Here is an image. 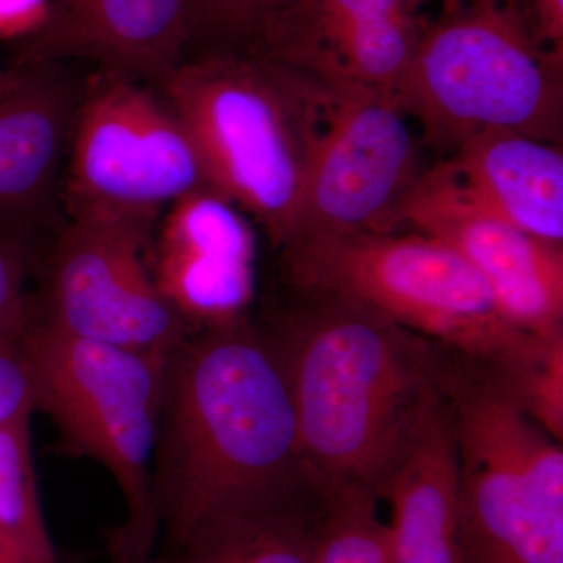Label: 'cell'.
<instances>
[{"mask_svg":"<svg viewBox=\"0 0 563 563\" xmlns=\"http://www.w3.org/2000/svg\"><path fill=\"white\" fill-rule=\"evenodd\" d=\"M376 501L357 484L322 492L314 563H391L390 533Z\"/></svg>","mask_w":563,"mask_h":563,"instance_id":"cell-20","label":"cell"},{"mask_svg":"<svg viewBox=\"0 0 563 563\" xmlns=\"http://www.w3.org/2000/svg\"><path fill=\"white\" fill-rule=\"evenodd\" d=\"M562 68L526 0H443L396 96L426 140L442 146L457 150L487 132L561 143Z\"/></svg>","mask_w":563,"mask_h":563,"instance_id":"cell-4","label":"cell"},{"mask_svg":"<svg viewBox=\"0 0 563 563\" xmlns=\"http://www.w3.org/2000/svg\"><path fill=\"white\" fill-rule=\"evenodd\" d=\"M0 563H36L0 533Z\"/></svg>","mask_w":563,"mask_h":563,"instance_id":"cell-27","label":"cell"},{"mask_svg":"<svg viewBox=\"0 0 563 563\" xmlns=\"http://www.w3.org/2000/svg\"><path fill=\"white\" fill-rule=\"evenodd\" d=\"M321 493H292L218 515L158 563H314Z\"/></svg>","mask_w":563,"mask_h":563,"instance_id":"cell-18","label":"cell"},{"mask_svg":"<svg viewBox=\"0 0 563 563\" xmlns=\"http://www.w3.org/2000/svg\"><path fill=\"white\" fill-rule=\"evenodd\" d=\"M310 487L268 329L246 317L190 333L169 355L155 451V503L169 548L218 515Z\"/></svg>","mask_w":563,"mask_h":563,"instance_id":"cell-1","label":"cell"},{"mask_svg":"<svg viewBox=\"0 0 563 563\" xmlns=\"http://www.w3.org/2000/svg\"><path fill=\"white\" fill-rule=\"evenodd\" d=\"M333 85L290 242L312 233L398 232L399 206L422 172L412 120L396 92Z\"/></svg>","mask_w":563,"mask_h":563,"instance_id":"cell-10","label":"cell"},{"mask_svg":"<svg viewBox=\"0 0 563 563\" xmlns=\"http://www.w3.org/2000/svg\"><path fill=\"white\" fill-rule=\"evenodd\" d=\"M20 79V68L16 65H10L9 68H0V98L13 90Z\"/></svg>","mask_w":563,"mask_h":563,"instance_id":"cell-28","label":"cell"},{"mask_svg":"<svg viewBox=\"0 0 563 563\" xmlns=\"http://www.w3.org/2000/svg\"><path fill=\"white\" fill-rule=\"evenodd\" d=\"M280 252L296 290L362 303L477 365L525 362L548 342L514 329L473 266L424 233H312Z\"/></svg>","mask_w":563,"mask_h":563,"instance_id":"cell-6","label":"cell"},{"mask_svg":"<svg viewBox=\"0 0 563 563\" xmlns=\"http://www.w3.org/2000/svg\"><path fill=\"white\" fill-rule=\"evenodd\" d=\"M448 163L493 213L533 239L563 246L561 143L517 132L481 133Z\"/></svg>","mask_w":563,"mask_h":563,"instance_id":"cell-17","label":"cell"},{"mask_svg":"<svg viewBox=\"0 0 563 563\" xmlns=\"http://www.w3.org/2000/svg\"><path fill=\"white\" fill-rule=\"evenodd\" d=\"M190 43L191 0H51L43 24L13 43L11 63L88 62L158 88Z\"/></svg>","mask_w":563,"mask_h":563,"instance_id":"cell-14","label":"cell"},{"mask_svg":"<svg viewBox=\"0 0 563 563\" xmlns=\"http://www.w3.org/2000/svg\"><path fill=\"white\" fill-rule=\"evenodd\" d=\"M22 335L24 332L0 343V428L35 413L31 368Z\"/></svg>","mask_w":563,"mask_h":563,"instance_id":"cell-24","label":"cell"},{"mask_svg":"<svg viewBox=\"0 0 563 563\" xmlns=\"http://www.w3.org/2000/svg\"><path fill=\"white\" fill-rule=\"evenodd\" d=\"M299 292L301 301L268 332L290 385L310 483L320 493L357 484L377 496L440 390L443 354L362 303Z\"/></svg>","mask_w":563,"mask_h":563,"instance_id":"cell-2","label":"cell"},{"mask_svg":"<svg viewBox=\"0 0 563 563\" xmlns=\"http://www.w3.org/2000/svg\"><path fill=\"white\" fill-rule=\"evenodd\" d=\"M455 355V354H454ZM443 355L461 563H563V450L484 366Z\"/></svg>","mask_w":563,"mask_h":563,"instance_id":"cell-7","label":"cell"},{"mask_svg":"<svg viewBox=\"0 0 563 563\" xmlns=\"http://www.w3.org/2000/svg\"><path fill=\"white\" fill-rule=\"evenodd\" d=\"M51 0H0V40L16 43L43 24Z\"/></svg>","mask_w":563,"mask_h":563,"instance_id":"cell-25","label":"cell"},{"mask_svg":"<svg viewBox=\"0 0 563 563\" xmlns=\"http://www.w3.org/2000/svg\"><path fill=\"white\" fill-rule=\"evenodd\" d=\"M188 129L211 188L282 250L295 232L335 85L246 52H206L161 87Z\"/></svg>","mask_w":563,"mask_h":563,"instance_id":"cell-3","label":"cell"},{"mask_svg":"<svg viewBox=\"0 0 563 563\" xmlns=\"http://www.w3.org/2000/svg\"><path fill=\"white\" fill-rule=\"evenodd\" d=\"M16 66L20 79L0 98V233L32 242L60 199L84 80L65 63Z\"/></svg>","mask_w":563,"mask_h":563,"instance_id":"cell-15","label":"cell"},{"mask_svg":"<svg viewBox=\"0 0 563 563\" xmlns=\"http://www.w3.org/2000/svg\"><path fill=\"white\" fill-rule=\"evenodd\" d=\"M457 490L453 418L439 390L377 492L391 507V563H461Z\"/></svg>","mask_w":563,"mask_h":563,"instance_id":"cell-16","label":"cell"},{"mask_svg":"<svg viewBox=\"0 0 563 563\" xmlns=\"http://www.w3.org/2000/svg\"><path fill=\"white\" fill-rule=\"evenodd\" d=\"M32 415L0 428V533L36 563H60L44 521L32 450Z\"/></svg>","mask_w":563,"mask_h":563,"instance_id":"cell-19","label":"cell"},{"mask_svg":"<svg viewBox=\"0 0 563 563\" xmlns=\"http://www.w3.org/2000/svg\"><path fill=\"white\" fill-rule=\"evenodd\" d=\"M211 188L195 140L157 88L85 77L60 184L66 218H152Z\"/></svg>","mask_w":563,"mask_h":563,"instance_id":"cell-8","label":"cell"},{"mask_svg":"<svg viewBox=\"0 0 563 563\" xmlns=\"http://www.w3.org/2000/svg\"><path fill=\"white\" fill-rule=\"evenodd\" d=\"M398 218L399 228L409 225L462 255L518 332L539 340L563 333V246L533 239L493 213L450 163L421 172Z\"/></svg>","mask_w":563,"mask_h":563,"instance_id":"cell-11","label":"cell"},{"mask_svg":"<svg viewBox=\"0 0 563 563\" xmlns=\"http://www.w3.org/2000/svg\"><path fill=\"white\" fill-rule=\"evenodd\" d=\"M158 220L66 218L47 257L43 292L33 299L35 313L79 339L172 354L190 332L152 276Z\"/></svg>","mask_w":563,"mask_h":563,"instance_id":"cell-9","label":"cell"},{"mask_svg":"<svg viewBox=\"0 0 563 563\" xmlns=\"http://www.w3.org/2000/svg\"><path fill=\"white\" fill-rule=\"evenodd\" d=\"M35 412L49 415L65 450L106 466L125 503L114 563H152L161 528L154 463L169 355L79 339L32 309L24 335Z\"/></svg>","mask_w":563,"mask_h":563,"instance_id":"cell-5","label":"cell"},{"mask_svg":"<svg viewBox=\"0 0 563 563\" xmlns=\"http://www.w3.org/2000/svg\"><path fill=\"white\" fill-rule=\"evenodd\" d=\"M526 5L540 43L563 63V0H526Z\"/></svg>","mask_w":563,"mask_h":563,"instance_id":"cell-26","label":"cell"},{"mask_svg":"<svg viewBox=\"0 0 563 563\" xmlns=\"http://www.w3.org/2000/svg\"><path fill=\"white\" fill-rule=\"evenodd\" d=\"M35 268L31 240L0 233V343L20 336L31 320L29 279Z\"/></svg>","mask_w":563,"mask_h":563,"instance_id":"cell-23","label":"cell"},{"mask_svg":"<svg viewBox=\"0 0 563 563\" xmlns=\"http://www.w3.org/2000/svg\"><path fill=\"white\" fill-rule=\"evenodd\" d=\"M484 368L512 396L529 420L562 443L563 333L548 340L529 361Z\"/></svg>","mask_w":563,"mask_h":563,"instance_id":"cell-21","label":"cell"},{"mask_svg":"<svg viewBox=\"0 0 563 563\" xmlns=\"http://www.w3.org/2000/svg\"><path fill=\"white\" fill-rule=\"evenodd\" d=\"M150 263L155 285L188 332L247 317L254 298V231L250 217L220 192H191L163 211Z\"/></svg>","mask_w":563,"mask_h":563,"instance_id":"cell-13","label":"cell"},{"mask_svg":"<svg viewBox=\"0 0 563 563\" xmlns=\"http://www.w3.org/2000/svg\"><path fill=\"white\" fill-rule=\"evenodd\" d=\"M422 0H284L254 55L332 84L396 92L426 21Z\"/></svg>","mask_w":563,"mask_h":563,"instance_id":"cell-12","label":"cell"},{"mask_svg":"<svg viewBox=\"0 0 563 563\" xmlns=\"http://www.w3.org/2000/svg\"><path fill=\"white\" fill-rule=\"evenodd\" d=\"M284 0H191L187 57L206 52L252 54Z\"/></svg>","mask_w":563,"mask_h":563,"instance_id":"cell-22","label":"cell"}]
</instances>
